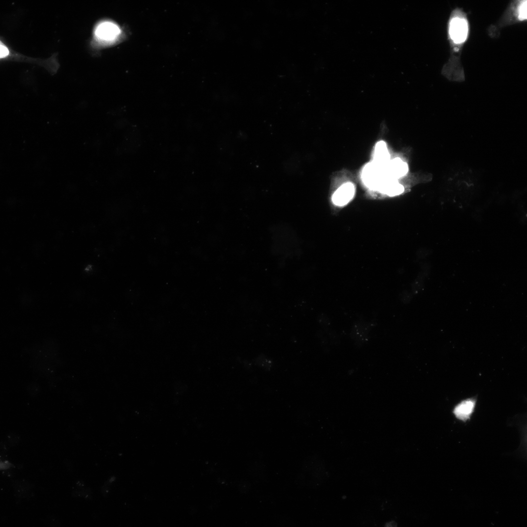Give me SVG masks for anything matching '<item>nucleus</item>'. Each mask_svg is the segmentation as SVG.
Listing matches in <instances>:
<instances>
[{"label": "nucleus", "instance_id": "obj_1", "mask_svg": "<svg viewBox=\"0 0 527 527\" xmlns=\"http://www.w3.org/2000/svg\"><path fill=\"white\" fill-rule=\"evenodd\" d=\"M362 176L364 183L367 186L381 192L387 183L393 180H396L388 175L385 167L380 166L373 162L365 166Z\"/></svg>", "mask_w": 527, "mask_h": 527}, {"label": "nucleus", "instance_id": "obj_2", "mask_svg": "<svg viewBox=\"0 0 527 527\" xmlns=\"http://www.w3.org/2000/svg\"><path fill=\"white\" fill-rule=\"evenodd\" d=\"M468 33V24L466 19L460 12L455 13L450 19L448 34L451 41L458 44L464 43Z\"/></svg>", "mask_w": 527, "mask_h": 527}, {"label": "nucleus", "instance_id": "obj_3", "mask_svg": "<svg viewBox=\"0 0 527 527\" xmlns=\"http://www.w3.org/2000/svg\"><path fill=\"white\" fill-rule=\"evenodd\" d=\"M476 403V399L474 397L462 400L453 410L455 417L464 422L469 420L474 411Z\"/></svg>", "mask_w": 527, "mask_h": 527}, {"label": "nucleus", "instance_id": "obj_4", "mask_svg": "<svg viewBox=\"0 0 527 527\" xmlns=\"http://www.w3.org/2000/svg\"><path fill=\"white\" fill-rule=\"evenodd\" d=\"M355 186L351 182H346L334 193L332 200L334 204L338 206L346 204L353 198L355 194Z\"/></svg>", "mask_w": 527, "mask_h": 527}, {"label": "nucleus", "instance_id": "obj_5", "mask_svg": "<svg viewBox=\"0 0 527 527\" xmlns=\"http://www.w3.org/2000/svg\"><path fill=\"white\" fill-rule=\"evenodd\" d=\"M120 34V28L116 24L104 21L100 23L95 30V35L100 40L104 41H111L117 38Z\"/></svg>", "mask_w": 527, "mask_h": 527}, {"label": "nucleus", "instance_id": "obj_6", "mask_svg": "<svg viewBox=\"0 0 527 527\" xmlns=\"http://www.w3.org/2000/svg\"><path fill=\"white\" fill-rule=\"evenodd\" d=\"M385 169L388 175L392 178L397 180L407 172L408 168L407 163L399 158L390 160L385 166Z\"/></svg>", "mask_w": 527, "mask_h": 527}, {"label": "nucleus", "instance_id": "obj_7", "mask_svg": "<svg viewBox=\"0 0 527 527\" xmlns=\"http://www.w3.org/2000/svg\"><path fill=\"white\" fill-rule=\"evenodd\" d=\"M372 324L364 320H359L353 325L351 330V337L357 342H362L366 340L371 330Z\"/></svg>", "mask_w": 527, "mask_h": 527}, {"label": "nucleus", "instance_id": "obj_8", "mask_svg": "<svg viewBox=\"0 0 527 527\" xmlns=\"http://www.w3.org/2000/svg\"><path fill=\"white\" fill-rule=\"evenodd\" d=\"M390 161V155L386 143L381 141L377 143L374 150V161L376 164L385 167Z\"/></svg>", "mask_w": 527, "mask_h": 527}, {"label": "nucleus", "instance_id": "obj_9", "mask_svg": "<svg viewBox=\"0 0 527 527\" xmlns=\"http://www.w3.org/2000/svg\"><path fill=\"white\" fill-rule=\"evenodd\" d=\"M518 18L520 20L527 19V1L522 2L518 8Z\"/></svg>", "mask_w": 527, "mask_h": 527}, {"label": "nucleus", "instance_id": "obj_10", "mask_svg": "<svg viewBox=\"0 0 527 527\" xmlns=\"http://www.w3.org/2000/svg\"><path fill=\"white\" fill-rule=\"evenodd\" d=\"M412 294L407 290L403 291L400 295L401 301L405 304L409 303L412 300Z\"/></svg>", "mask_w": 527, "mask_h": 527}, {"label": "nucleus", "instance_id": "obj_11", "mask_svg": "<svg viewBox=\"0 0 527 527\" xmlns=\"http://www.w3.org/2000/svg\"><path fill=\"white\" fill-rule=\"evenodd\" d=\"M8 54H9V51H8L7 48L6 46H5L1 43V42H0V58H4V57L7 56L8 55Z\"/></svg>", "mask_w": 527, "mask_h": 527}, {"label": "nucleus", "instance_id": "obj_12", "mask_svg": "<svg viewBox=\"0 0 527 527\" xmlns=\"http://www.w3.org/2000/svg\"><path fill=\"white\" fill-rule=\"evenodd\" d=\"M11 466V464L7 461L1 462L0 463V469H7L9 468Z\"/></svg>", "mask_w": 527, "mask_h": 527}, {"label": "nucleus", "instance_id": "obj_13", "mask_svg": "<svg viewBox=\"0 0 527 527\" xmlns=\"http://www.w3.org/2000/svg\"><path fill=\"white\" fill-rule=\"evenodd\" d=\"M393 522H390V523H389L390 524H389V525H388V526H388V527H389V526H390V527H391V526H392H392H393L392 525H393Z\"/></svg>", "mask_w": 527, "mask_h": 527}]
</instances>
